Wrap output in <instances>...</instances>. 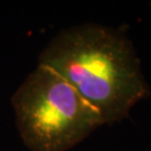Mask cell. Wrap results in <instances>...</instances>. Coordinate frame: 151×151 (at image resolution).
Here are the masks:
<instances>
[{
	"label": "cell",
	"instance_id": "1",
	"mask_svg": "<svg viewBox=\"0 0 151 151\" xmlns=\"http://www.w3.org/2000/svg\"><path fill=\"white\" fill-rule=\"evenodd\" d=\"M38 64L75 87L104 124L121 121L150 95L131 40L106 26L85 24L62 30L42 52Z\"/></svg>",
	"mask_w": 151,
	"mask_h": 151
},
{
	"label": "cell",
	"instance_id": "2",
	"mask_svg": "<svg viewBox=\"0 0 151 151\" xmlns=\"http://www.w3.org/2000/svg\"><path fill=\"white\" fill-rule=\"evenodd\" d=\"M12 106L19 134L30 151H67L104 124L75 87L39 64L16 91Z\"/></svg>",
	"mask_w": 151,
	"mask_h": 151
}]
</instances>
